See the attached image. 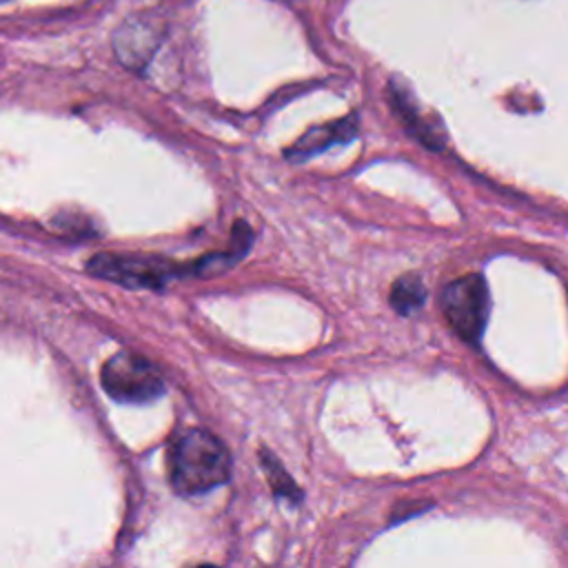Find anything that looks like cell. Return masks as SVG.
<instances>
[{
	"label": "cell",
	"instance_id": "3",
	"mask_svg": "<svg viewBox=\"0 0 568 568\" xmlns=\"http://www.w3.org/2000/svg\"><path fill=\"white\" fill-rule=\"evenodd\" d=\"M488 288L481 275H464L450 282L442 295L446 320L466 342H479L488 320Z\"/></svg>",
	"mask_w": 568,
	"mask_h": 568
},
{
	"label": "cell",
	"instance_id": "2",
	"mask_svg": "<svg viewBox=\"0 0 568 568\" xmlns=\"http://www.w3.org/2000/svg\"><path fill=\"white\" fill-rule=\"evenodd\" d=\"M102 386L104 390L126 404H144L162 395L164 382L158 368L129 351L115 353L102 366Z\"/></svg>",
	"mask_w": 568,
	"mask_h": 568
},
{
	"label": "cell",
	"instance_id": "9",
	"mask_svg": "<svg viewBox=\"0 0 568 568\" xmlns=\"http://www.w3.org/2000/svg\"><path fill=\"white\" fill-rule=\"evenodd\" d=\"M197 568H217V566H209V564H204V566H197Z\"/></svg>",
	"mask_w": 568,
	"mask_h": 568
},
{
	"label": "cell",
	"instance_id": "6",
	"mask_svg": "<svg viewBox=\"0 0 568 568\" xmlns=\"http://www.w3.org/2000/svg\"><path fill=\"white\" fill-rule=\"evenodd\" d=\"M388 98H390V104H393V111L397 113V118L404 122V126L417 138L422 140L426 146H433V149H442L444 146V131L428 122L419 109H417V102L413 100V95L406 91V87L402 84H390V91H388Z\"/></svg>",
	"mask_w": 568,
	"mask_h": 568
},
{
	"label": "cell",
	"instance_id": "5",
	"mask_svg": "<svg viewBox=\"0 0 568 568\" xmlns=\"http://www.w3.org/2000/svg\"><path fill=\"white\" fill-rule=\"evenodd\" d=\"M357 135V118L355 115H348V118H342L337 122H331V124H322V126H313L308 129L288 151H286V158L288 160H295V162H302L333 144H344L348 140H353Z\"/></svg>",
	"mask_w": 568,
	"mask_h": 568
},
{
	"label": "cell",
	"instance_id": "8",
	"mask_svg": "<svg viewBox=\"0 0 568 568\" xmlns=\"http://www.w3.org/2000/svg\"><path fill=\"white\" fill-rule=\"evenodd\" d=\"M260 459H262L264 473H266V477H268V481H271L275 495L286 497V499H291V501H300V499H302V490H300L297 484L288 477V473L284 470V466H282L273 455H268V453H262Z\"/></svg>",
	"mask_w": 568,
	"mask_h": 568
},
{
	"label": "cell",
	"instance_id": "4",
	"mask_svg": "<svg viewBox=\"0 0 568 568\" xmlns=\"http://www.w3.org/2000/svg\"><path fill=\"white\" fill-rule=\"evenodd\" d=\"M89 271L98 277L113 280L124 286L135 288H160L166 280L178 275V266L151 260V257H138V255H111L100 253L89 262Z\"/></svg>",
	"mask_w": 568,
	"mask_h": 568
},
{
	"label": "cell",
	"instance_id": "7",
	"mask_svg": "<svg viewBox=\"0 0 568 568\" xmlns=\"http://www.w3.org/2000/svg\"><path fill=\"white\" fill-rule=\"evenodd\" d=\"M424 300L426 288L417 275H404L390 286V306L402 315L415 313L424 304Z\"/></svg>",
	"mask_w": 568,
	"mask_h": 568
},
{
	"label": "cell",
	"instance_id": "1",
	"mask_svg": "<svg viewBox=\"0 0 568 568\" xmlns=\"http://www.w3.org/2000/svg\"><path fill=\"white\" fill-rule=\"evenodd\" d=\"M169 468L171 484L178 493L200 495L229 479L231 457L215 435L193 428L175 439Z\"/></svg>",
	"mask_w": 568,
	"mask_h": 568
}]
</instances>
